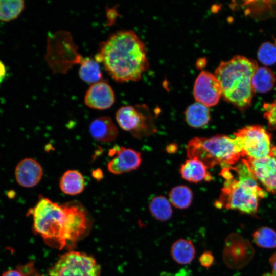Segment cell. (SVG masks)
<instances>
[{
    "label": "cell",
    "mask_w": 276,
    "mask_h": 276,
    "mask_svg": "<svg viewBox=\"0 0 276 276\" xmlns=\"http://www.w3.org/2000/svg\"><path fill=\"white\" fill-rule=\"evenodd\" d=\"M27 214L32 216L34 233L48 244L59 249L74 245L89 226L85 210L76 203L60 205L42 197Z\"/></svg>",
    "instance_id": "obj_1"
},
{
    "label": "cell",
    "mask_w": 276,
    "mask_h": 276,
    "mask_svg": "<svg viewBox=\"0 0 276 276\" xmlns=\"http://www.w3.org/2000/svg\"><path fill=\"white\" fill-rule=\"evenodd\" d=\"M94 59L116 82L137 81L149 63L144 43L132 30H120L101 42Z\"/></svg>",
    "instance_id": "obj_2"
},
{
    "label": "cell",
    "mask_w": 276,
    "mask_h": 276,
    "mask_svg": "<svg viewBox=\"0 0 276 276\" xmlns=\"http://www.w3.org/2000/svg\"><path fill=\"white\" fill-rule=\"evenodd\" d=\"M229 167L237 173V177L235 178L229 170L215 206L247 214L256 213L259 201L267 194L259 186L246 159Z\"/></svg>",
    "instance_id": "obj_3"
},
{
    "label": "cell",
    "mask_w": 276,
    "mask_h": 276,
    "mask_svg": "<svg viewBox=\"0 0 276 276\" xmlns=\"http://www.w3.org/2000/svg\"><path fill=\"white\" fill-rule=\"evenodd\" d=\"M258 68L256 61L241 55L221 62L215 75L223 99L241 110L249 107L254 93L252 79Z\"/></svg>",
    "instance_id": "obj_4"
},
{
    "label": "cell",
    "mask_w": 276,
    "mask_h": 276,
    "mask_svg": "<svg viewBox=\"0 0 276 276\" xmlns=\"http://www.w3.org/2000/svg\"><path fill=\"white\" fill-rule=\"evenodd\" d=\"M186 151L189 158H197L208 169L217 165L223 168L232 166L242 157L238 140L225 135L194 137L188 142Z\"/></svg>",
    "instance_id": "obj_5"
},
{
    "label": "cell",
    "mask_w": 276,
    "mask_h": 276,
    "mask_svg": "<svg viewBox=\"0 0 276 276\" xmlns=\"http://www.w3.org/2000/svg\"><path fill=\"white\" fill-rule=\"evenodd\" d=\"M116 119L123 130L139 139L156 132L152 114L144 104L120 107L116 113Z\"/></svg>",
    "instance_id": "obj_6"
},
{
    "label": "cell",
    "mask_w": 276,
    "mask_h": 276,
    "mask_svg": "<svg viewBox=\"0 0 276 276\" xmlns=\"http://www.w3.org/2000/svg\"><path fill=\"white\" fill-rule=\"evenodd\" d=\"M49 273L50 276H99L100 267L91 256L71 251L61 255Z\"/></svg>",
    "instance_id": "obj_7"
},
{
    "label": "cell",
    "mask_w": 276,
    "mask_h": 276,
    "mask_svg": "<svg viewBox=\"0 0 276 276\" xmlns=\"http://www.w3.org/2000/svg\"><path fill=\"white\" fill-rule=\"evenodd\" d=\"M234 136L241 145L242 157L258 159L270 154L271 134L260 125L246 126L235 132Z\"/></svg>",
    "instance_id": "obj_8"
},
{
    "label": "cell",
    "mask_w": 276,
    "mask_h": 276,
    "mask_svg": "<svg viewBox=\"0 0 276 276\" xmlns=\"http://www.w3.org/2000/svg\"><path fill=\"white\" fill-rule=\"evenodd\" d=\"M193 95L196 102L207 107L216 105L222 96L220 82L215 74L201 71L195 80Z\"/></svg>",
    "instance_id": "obj_9"
},
{
    "label": "cell",
    "mask_w": 276,
    "mask_h": 276,
    "mask_svg": "<svg viewBox=\"0 0 276 276\" xmlns=\"http://www.w3.org/2000/svg\"><path fill=\"white\" fill-rule=\"evenodd\" d=\"M249 168L267 191L276 194V158L271 155L255 159L247 158Z\"/></svg>",
    "instance_id": "obj_10"
},
{
    "label": "cell",
    "mask_w": 276,
    "mask_h": 276,
    "mask_svg": "<svg viewBox=\"0 0 276 276\" xmlns=\"http://www.w3.org/2000/svg\"><path fill=\"white\" fill-rule=\"evenodd\" d=\"M109 153L114 157L108 163L107 170L113 174L136 170L142 162L141 153L131 148L116 147L110 150Z\"/></svg>",
    "instance_id": "obj_11"
},
{
    "label": "cell",
    "mask_w": 276,
    "mask_h": 276,
    "mask_svg": "<svg viewBox=\"0 0 276 276\" xmlns=\"http://www.w3.org/2000/svg\"><path fill=\"white\" fill-rule=\"evenodd\" d=\"M86 106L94 109L102 110L110 108L115 102L114 92L107 82L101 81L88 87L84 98Z\"/></svg>",
    "instance_id": "obj_12"
},
{
    "label": "cell",
    "mask_w": 276,
    "mask_h": 276,
    "mask_svg": "<svg viewBox=\"0 0 276 276\" xmlns=\"http://www.w3.org/2000/svg\"><path fill=\"white\" fill-rule=\"evenodd\" d=\"M15 177L17 182L24 188H32L37 185L43 176L41 166L32 158L20 160L15 169Z\"/></svg>",
    "instance_id": "obj_13"
},
{
    "label": "cell",
    "mask_w": 276,
    "mask_h": 276,
    "mask_svg": "<svg viewBox=\"0 0 276 276\" xmlns=\"http://www.w3.org/2000/svg\"><path fill=\"white\" fill-rule=\"evenodd\" d=\"M89 132L93 139L103 143L113 141L119 133L115 124L108 116L100 117L92 121Z\"/></svg>",
    "instance_id": "obj_14"
},
{
    "label": "cell",
    "mask_w": 276,
    "mask_h": 276,
    "mask_svg": "<svg viewBox=\"0 0 276 276\" xmlns=\"http://www.w3.org/2000/svg\"><path fill=\"white\" fill-rule=\"evenodd\" d=\"M206 166L196 158H189L179 169L182 178L189 182L197 183L205 180L210 181L212 176Z\"/></svg>",
    "instance_id": "obj_15"
},
{
    "label": "cell",
    "mask_w": 276,
    "mask_h": 276,
    "mask_svg": "<svg viewBox=\"0 0 276 276\" xmlns=\"http://www.w3.org/2000/svg\"><path fill=\"white\" fill-rule=\"evenodd\" d=\"M59 187L66 195H76L81 193L85 188L83 175L76 170H67L60 178Z\"/></svg>",
    "instance_id": "obj_16"
},
{
    "label": "cell",
    "mask_w": 276,
    "mask_h": 276,
    "mask_svg": "<svg viewBox=\"0 0 276 276\" xmlns=\"http://www.w3.org/2000/svg\"><path fill=\"white\" fill-rule=\"evenodd\" d=\"M185 116L187 123L190 126L196 128L205 126L211 120L208 107L198 102L188 107Z\"/></svg>",
    "instance_id": "obj_17"
},
{
    "label": "cell",
    "mask_w": 276,
    "mask_h": 276,
    "mask_svg": "<svg viewBox=\"0 0 276 276\" xmlns=\"http://www.w3.org/2000/svg\"><path fill=\"white\" fill-rule=\"evenodd\" d=\"M171 255L176 263L179 264H188L194 259L195 249L191 240L179 239L172 244Z\"/></svg>",
    "instance_id": "obj_18"
},
{
    "label": "cell",
    "mask_w": 276,
    "mask_h": 276,
    "mask_svg": "<svg viewBox=\"0 0 276 276\" xmlns=\"http://www.w3.org/2000/svg\"><path fill=\"white\" fill-rule=\"evenodd\" d=\"M79 75L83 81L91 84L103 79L100 63L90 57L83 59L80 65Z\"/></svg>",
    "instance_id": "obj_19"
},
{
    "label": "cell",
    "mask_w": 276,
    "mask_h": 276,
    "mask_svg": "<svg viewBox=\"0 0 276 276\" xmlns=\"http://www.w3.org/2000/svg\"><path fill=\"white\" fill-rule=\"evenodd\" d=\"M275 81V75L270 69L260 67L258 68L253 76L252 85L254 90L264 93L271 90Z\"/></svg>",
    "instance_id": "obj_20"
},
{
    "label": "cell",
    "mask_w": 276,
    "mask_h": 276,
    "mask_svg": "<svg viewBox=\"0 0 276 276\" xmlns=\"http://www.w3.org/2000/svg\"><path fill=\"white\" fill-rule=\"evenodd\" d=\"M149 208L151 215L157 220L166 221L172 217L171 204L164 196L153 197L150 202Z\"/></svg>",
    "instance_id": "obj_21"
},
{
    "label": "cell",
    "mask_w": 276,
    "mask_h": 276,
    "mask_svg": "<svg viewBox=\"0 0 276 276\" xmlns=\"http://www.w3.org/2000/svg\"><path fill=\"white\" fill-rule=\"evenodd\" d=\"M193 192L185 185H178L173 188L169 193L170 202L176 208L187 209L191 205L193 199Z\"/></svg>",
    "instance_id": "obj_22"
},
{
    "label": "cell",
    "mask_w": 276,
    "mask_h": 276,
    "mask_svg": "<svg viewBox=\"0 0 276 276\" xmlns=\"http://www.w3.org/2000/svg\"><path fill=\"white\" fill-rule=\"evenodd\" d=\"M25 7L21 0H0V20L9 21L17 18Z\"/></svg>",
    "instance_id": "obj_23"
},
{
    "label": "cell",
    "mask_w": 276,
    "mask_h": 276,
    "mask_svg": "<svg viewBox=\"0 0 276 276\" xmlns=\"http://www.w3.org/2000/svg\"><path fill=\"white\" fill-rule=\"evenodd\" d=\"M255 243L264 248H276V232L268 227H262L253 234Z\"/></svg>",
    "instance_id": "obj_24"
},
{
    "label": "cell",
    "mask_w": 276,
    "mask_h": 276,
    "mask_svg": "<svg viewBox=\"0 0 276 276\" xmlns=\"http://www.w3.org/2000/svg\"><path fill=\"white\" fill-rule=\"evenodd\" d=\"M259 60L265 65H271L276 63V44L270 42L262 43L257 52Z\"/></svg>",
    "instance_id": "obj_25"
},
{
    "label": "cell",
    "mask_w": 276,
    "mask_h": 276,
    "mask_svg": "<svg viewBox=\"0 0 276 276\" xmlns=\"http://www.w3.org/2000/svg\"><path fill=\"white\" fill-rule=\"evenodd\" d=\"M264 117L268 122L270 129H276V99L271 103H265Z\"/></svg>",
    "instance_id": "obj_26"
},
{
    "label": "cell",
    "mask_w": 276,
    "mask_h": 276,
    "mask_svg": "<svg viewBox=\"0 0 276 276\" xmlns=\"http://www.w3.org/2000/svg\"><path fill=\"white\" fill-rule=\"evenodd\" d=\"M199 261L202 266L209 268L214 262V257L211 251H205L200 256Z\"/></svg>",
    "instance_id": "obj_27"
},
{
    "label": "cell",
    "mask_w": 276,
    "mask_h": 276,
    "mask_svg": "<svg viewBox=\"0 0 276 276\" xmlns=\"http://www.w3.org/2000/svg\"><path fill=\"white\" fill-rule=\"evenodd\" d=\"M17 270L22 276H30L34 272V264L32 262H29L25 265H19L17 266Z\"/></svg>",
    "instance_id": "obj_28"
},
{
    "label": "cell",
    "mask_w": 276,
    "mask_h": 276,
    "mask_svg": "<svg viewBox=\"0 0 276 276\" xmlns=\"http://www.w3.org/2000/svg\"><path fill=\"white\" fill-rule=\"evenodd\" d=\"M269 262L272 268L270 276H276V252L272 255Z\"/></svg>",
    "instance_id": "obj_29"
},
{
    "label": "cell",
    "mask_w": 276,
    "mask_h": 276,
    "mask_svg": "<svg viewBox=\"0 0 276 276\" xmlns=\"http://www.w3.org/2000/svg\"><path fill=\"white\" fill-rule=\"evenodd\" d=\"M6 75V68L2 61L0 60V84L3 81Z\"/></svg>",
    "instance_id": "obj_30"
},
{
    "label": "cell",
    "mask_w": 276,
    "mask_h": 276,
    "mask_svg": "<svg viewBox=\"0 0 276 276\" xmlns=\"http://www.w3.org/2000/svg\"><path fill=\"white\" fill-rule=\"evenodd\" d=\"M2 276H22V274L17 270L11 269L4 272Z\"/></svg>",
    "instance_id": "obj_31"
},
{
    "label": "cell",
    "mask_w": 276,
    "mask_h": 276,
    "mask_svg": "<svg viewBox=\"0 0 276 276\" xmlns=\"http://www.w3.org/2000/svg\"><path fill=\"white\" fill-rule=\"evenodd\" d=\"M177 150V146L175 144H170L167 147V150L169 153H173Z\"/></svg>",
    "instance_id": "obj_32"
},
{
    "label": "cell",
    "mask_w": 276,
    "mask_h": 276,
    "mask_svg": "<svg viewBox=\"0 0 276 276\" xmlns=\"http://www.w3.org/2000/svg\"><path fill=\"white\" fill-rule=\"evenodd\" d=\"M270 155L276 158V147L271 148Z\"/></svg>",
    "instance_id": "obj_33"
}]
</instances>
